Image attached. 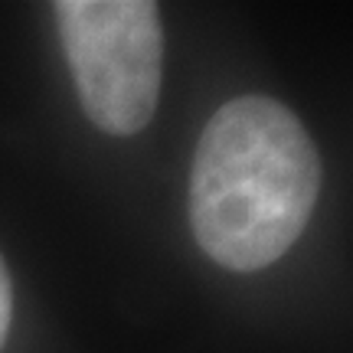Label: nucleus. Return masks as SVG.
<instances>
[{
  "instance_id": "nucleus-1",
  "label": "nucleus",
  "mask_w": 353,
  "mask_h": 353,
  "mask_svg": "<svg viewBox=\"0 0 353 353\" xmlns=\"http://www.w3.org/2000/svg\"><path fill=\"white\" fill-rule=\"evenodd\" d=\"M321 193L311 134L281 101L242 95L206 121L190 174V226L229 272L278 262L304 232Z\"/></svg>"
},
{
  "instance_id": "nucleus-2",
  "label": "nucleus",
  "mask_w": 353,
  "mask_h": 353,
  "mask_svg": "<svg viewBox=\"0 0 353 353\" xmlns=\"http://www.w3.org/2000/svg\"><path fill=\"white\" fill-rule=\"evenodd\" d=\"M76 92L105 134H138L161 95L164 33L151 0H59L52 3Z\"/></svg>"
},
{
  "instance_id": "nucleus-3",
  "label": "nucleus",
  "mask_w": 353,
  "mask_h": 353,
  "mask_svg": "<svg viewBox=\"0 0 353 353\" xmlns=\"http://www.w3.org/2000/svg\"><path fill=\"white\" fill-rule=\"evenodd\" d=\"M10 314H13V291H10V275L3 268L0 259V347L7 341V330H10Z\"/></svg>"
}]
</instances>
